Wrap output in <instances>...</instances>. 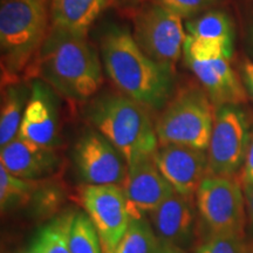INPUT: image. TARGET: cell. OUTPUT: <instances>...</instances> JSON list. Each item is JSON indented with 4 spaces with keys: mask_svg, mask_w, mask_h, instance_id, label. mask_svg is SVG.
<instances>
[{
    "mask_svg": "<svg viewBox=\"0 0 253 253\" xmlns=\"http://www.w3.org/2000/svg\"><path fill=\"white\" fill-rule=\"evenodd\" d=\"M26 77L43 81L71 101L89 100L102 86V65L96 49L80 36L50 25Z\"/></svg>",
    "mask_w": 253,
    "mask_h": 253,
    "instance_id": "1",
    "label": "cell"
},
{
    "mask_svg": "<svg viewBox=\"0 0 253 253\" xmlns=\"http://www.w3.org/2000/svg\"><path fill=\"white\" fill-rule=\"evenodd\" d=\"M104 71L122 94L149 110H161L173 95V73L149 58L130 31L110 26L100 42Z\"/></svg>",
    "mask_w": 253,
    "mask_h": 253,
    "instance_id": "2",
    "label": "cell"
},
{
    "mask_svg": "<svg viewBox=\"0 0 253 253\" xmlns=\"http://www.w3.org/2000/svg\"><path fill=\"white\" fill-rule=\"evenodd\" d=\"M95 130L118 149L126 164L153 158L160 143L149 109L125 94L97 97L88 108Z\"/></svg>",
    "mask_w": 253,
    "mask_h": 253,
    "instance_id": "3",
    "label": "cell"
},
{
    "mask_svg": "<svg viewBox=\"0 0 253 253\" xmlns=\"http://www.w3.org/2000/svg\"><path fill=\"white\" fill-rule=\"evenodd\" d=\"M50 0H1L0 54L1 81H19L42 46L49 31Z\"/></svg>",
    "mask_w": 253,
    "mask_h": 253,
    "instance_id": "4",
    "label": "cell"
},
{
    "mask_svg": "<svg viewBox=\"0 0 253 253\" xmlns=\"http://www.w3.org/2000/svg\"><path fill=\"white\" fill-rule=\"evenodd\" d=\"M213 121V103L205 90L196 84H186L172 95L158 116V143L208 151Z\"/></svg>",
    "mask_w": 253,
    "mask_h": 253,
    "instance_id": "5",
    "label": "cell"
},
{
    "mask_svg": "<svg viewBox=\"0 0 253 253\" xmlns=\"http://www.w3.org/2000/svg\"><path fill=\"white\" fill-rule=\"evenodd\" d=\"M195 202L207 237H245V195L242 183L236 177L207 176L196 192Z\"/></svg>",
    "mask_w": 253,
    "mask_h": 253,
    "instance_id": "6",
    "label": "cell"
},
{
    "mask_svg": "<svg viewBox=\"0 0 253 253\" xmlns=\"http://www.w3.org/2000/svg\"><path fill=\"white\" fill-rule=\"evenodd\" d=\"M132 36L149 58L175 72L188 36L179 15L147 1L136 11Z\"/></svg>",
    "mask_w": 253,
    "mask_h": 253,
    "instance_id": "7",
    "label": "cell"
},
{
    "mask_svg": "<svg viewBox=\"0 0 253 253\" xmlns=\"http://www.w3.org/2000/svg\"><path fill=\"white\" fill-rule=\"evenodd\" d=\"M251 134L248 115L239 106L216 107L208 148L209 175L236 177L244 166Z\"/></svg>",
    "mask_w": 253,
    "mask_h": 253,
    "instance_id": "8",
    "label": "cell"
},
{
    "mask_svg": "<svg viewBox=\"0 0 253 253\" xmlns=\"http://www.w3.org/2000/svg\"><path fill=\"white\" fill-rule=\"evenodd\" d=\"M81 203L97 231L102 253L115 252L131 221L121 186L87 184Z\"/></svg>",
    "mask_w": 253,
    "mask_h": 253,
    "instance_id": "9",
    "label": "cell"
},
{
    "mask_svg": "<svg viewBox=\"0 0 253 253\" xmlns=\"http://www.w3.org/2000/svg\"><path fill=\"white\" fill-rule=\"evenodd\" d=\"M75 167L82 181L89 185L121 186L128 173L125 157L97 130H88L73 150Z\"/></svg>",
    "mask_w": 253,
    "mask_h": 253,
    "instance_id": "10",
    "label": "cell"
},
{
    "mask_svg": "<svg viewBox=\"0 0 253 253\" xmlns=\"http://www.w3.org/2000/svg\"><path fill=\"white\" fill-rule=\"evenodd\" d=\"M153 160L175 192L189 199H195L199 185L209 176L207 150L185 145H160Z\"/></svg>",
    "mask_w": 253,
    "mask_h": 253,
    "instance_id": "11",
    "label": "cell"
},
{
    "mask_svg": "<svg viewBox=\"0 0 253 253\" xmlns=\"http://www.w3.org/2000/svg\"><path fill=\"white\" fill-rule=\"evenodd\" d=\"M18 136L54 149L60 144L58 97L48 84L38 79L31 82V95Z\"/></svg>",
    "mask_w": 253,
    "mask_h": 253,
    "instance_id": "12",
    "label": "cell"
},
{
    "mask_svg": "<svg viewBox=\"0 0 253 253\" xmlns=\"http://www.w3.org/2000/svg\"><path fill=\"white\" fill-rule=\"evenodd\" d=\"M121 188L131 219L149 216L175 192L153 158L129 166Z\"/></svg>",
    "mask_w": 253,
    "mask_h": 253,
    "instance_id": "13",
    "label": "cell"
},
{
    "mask_svg": "<svg viewBox=\"0 0 253 253\" xmlns=\"http://www.w3.org/2000/svg\"><path fill=\"white\" fill-rule=\"evenodd\" d=\"M229 55H217L202 59H185L205 93L214 107L233 104L239 106L248 100L246 90L231 66Z\"/></svg>",
    "mask_w": 253,
    "mask_h": 253,
    "instance_id": "14",
    "label": "cell"
},
{
    "mask_svg": "<svg viewBox=\"0 0 253 253\" xmlns=\"http://www.w3.org/2000/svg\"><path fill=\"white\" fill-rule=\"evenodd\" d=\"M0 166L20 178L46 181L60 171L61 157L54 148L42 147L17 136L1 147Z\"/></svg>",
    "mask_w": 253,
    "mask_h": 253,
    "instance_id": "15",
    "label": "cell"
},
{
    "mask_svg": "<svg viewBox=\"0 0 253 253\" xmlns=\"http://www.w3.org/2000/svg\"><path fill=\"white\" fill-rule=\"evenodd\" d=\"M196 214L194 199L173 192L148 216V219L161 245L186 250L196 235Z\"/></svg>",
    "mask_w": 253,
    "mask_h": 253,
    "instance_id": "16",
    "label": "cell"
},
{
    "mask_svg": "<svg viewBox=\"0 0 253 253\" xmlns=\"http://www.w3.org/2000/svg\"><path fill=\"white\" fill-rule=\"evenodd\" d=\"M113 0H50V25L87 36L101 13Z\"/></svg>",
    "mask_w": 253,
    "mask_h": 253,
    "instance_id": "17",
    "label": "cell"
},
{
    "mask_svg": "<svg viewBox=\"0 0 253 253\" xmlns=\"http://www.w3.org/2000/svg\"><path fill=\"white\" fill-rule=\"evenodd\" d=\"M31 95V87L15 81L2 86L0 113V145L4 147L19 134L25 109Z\"/></svg>",
    "mask_w": 253,
    "mask_h": 253,
    "instance_id": "18",
    "label": "cell"
},
{
    "mask_svg": "<svg viewBox=\"0 0 253 253\" xmlns=\"http://www.w3.org/2000/svg\"><path fill=\"white\" fill-rule=\"evenodd\" d=\"M45 184V181H31L9 173L0 166V207L1 212L24 207Z\"/></svg>",
    "mask_w": 253,
    "mask_h": 253,
    "instance_id": "19",
    "label": "cell"
},
{
    "mask_svg": "<svg viewBox=\"0 0 253 253\" xmlns=\"http://www.w3.org/2000/svg\"><path fill=\"white\" fill-rule=\"evenodd\" d=\"M186 34L204 40L221 41L232 43L235 41V28L231 18L221 11H210L186 24Z\"/></svg>",
    "mask_w": 253,
    "mask_h": 253,
    "instance_id": "20",
    "label": "cell"
},
{
    "mask_svg": "<svg viewBox=\"0 0 253 253\" xmlns=\"http://www.w3.org/2000/svg\"><path fill=\"white\" fill-rule=\"evenodd\" d=\"M160 242L148 218L131 219L114 253H158Z\"/></svg>",
    "mask_w": 253,
    "mask_h": 253,
    "instance_id": "21",
    "label": "cell"
},
{
    "mask_svg": "<svg viewBox=\"0 0 253 253\" xmlns=\"http://www.w3.org/2000/svg\"><path fill=\"white\" fill-rule=\"evenodd\" d=\"M68 246L71 253H102L97 231L86 212L73 213L68 230Z\"/></svg>",
    "mask_w": 253,
    "mask_h": 253,
    "instance_id": "22",
    "label": "cell"
},
{
    "mask_svg": "<svg viewBox=\"0 0 253 253\" xmlns=\"http://www.w3.org/2000/svg\"><path fill=\"white\" fill-rule=\"evenodd\" d=\"M73 212L56 217L41 229L36 236L43 253H71L68 230Z\"/></svg>",
    "mask_w": 253,
    "mask_h": 253,
    "instance_id": "23",
    "label": "cell"
},
{
    "mask_svg": "<svg viewBox=\"0 0 253 253\" xmlns=\"http://www.w3.org/2000/svg\"><path fill=\"white\" fill-rule=\"evenodd\" d=\"M195 253H251V251L243 236H209L196 248Z\"/></svg>",
    "mask_w": 253,
    "mask_h": 253,
    "instance_id": "24",
    "label": "cell"
},
{
    "mask_svg": "<svg viewBox=\"0 0 253 253\" xmlns=\"http://www.w3.org/2000/svg\"><path fill=\"white\" fill-rule=\"evenodd\" d=\"M147 1L169 9L182 19H189L216 5L218 0H147Z\"/></svg>",
    "mask_w": 253,
    "mask_h": 253,
    "instance_id": "25",
    "label": "cell"
},
{
    "mask_svg": "<svg viewBox=\"0 0 253 253\" xmlns=\"http://www.w3.org/2000/svg\"><path fill=\"white\" fill-rule=\"evenodd\" d=\"M239 181L242 183L243 189H248L253 186V131L250 138L248 151H246L245 162L240 170Z\"/></svg>",
    "mask_w": 253,
    "mask_h": 253,
    "instance_id": "26",
    "label": "cell"
},
{
    "mask_svg": "<svg viewBox=\"0 0 253 253\" xmlns=\"http://www.w3.org/2000/svg\"><path fill=\"white\" fill-rule=\"evenodd\" d=\"M242 77L246 89L253 97V62L246 60L242 66Z\"/></svg>",
    "mask_w": 253,
    "mask_h": 253,
    "instance_id": "27",
    "label": "cell"
},
{
    "mask_svg": "<svg viewBox=\"0 0 253 253\" xmlns=\"http://www.w3.org/2000/svg\"><path fill=\"white\" fill-rule=\"evenodd\" d=\"M244 195L246 203V212H248L250 223H251L253 226V186L244 189Z\"/></svg>",
    "mask_w": 253,
    "mask_h": 253,
    "instance_id": "28",
    "label": "cell"
},
{
    "mask_svg": "<svg viewBox=\"0 0 253 253\" xmlns=\"http://www.w3.org/2000/svg\"><path fill=\"white\" fill-rule=\"evenodd\" d=\"M20 253H43L42 250H41V246L39 244V240L36 238L33 239V242L31 243L30 245L27 246L26 249L24 250V251H21Z\"/></svg>",
    "mask_w": 253,
    "mask_h": 253,
    "instance_id": "29",
    "label": "cell"
},
{
    "mask_svg": "<svg viewBox=\"0 0 253 253\" xmlns=\"http://www.w3.org/2000/svg\"><path fill=\"white\" fill-rule=\"evenodd\" d=\"M158 253H188L186 250L177 248V246H169V245H161Z\"/></svg>",
    "mask_w": 253,
    "mask_h": 253,
    "instance_id": "30",
    "label": "cell"
},
{
    "mask_svg": "<svg viewBox=\"0 0 253 253\" xmlns=\"http://www.w3.org/2000/svg\"><path fill=\"white\" fill-rule=\"evenodd\" d=\"M119 1L122 6H126V7H134V6H137L141 4L142 0H116Z\"/></svg>",
    "mask_w": 253,
    "mask_h": 253,
    "instance_id": "31",
    "label": "cell"
},
{
    "mask_svg": "<svg viewBox=\"0 0 253 253\" xmlns=\"http://www.w3.org/2000/svg\"><path fill=\"white\" fill-rule=\"evenodd\" d=\"M249 42H250V48H251V52L253 54V26L250 30V34H249Z\"/></svg>",
    "mask_w": 253,
    "mask_h": 253,
    "instance_id": "32",
    "label": "cell"
}]
</instances>
